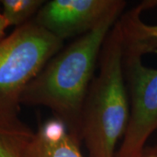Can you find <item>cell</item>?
I'll return each mask as SVG.
<instances>
[{
    "label": "cell",
    "mask_w": 157,
    "mask_h": 157,
    "mask_svg": "<svg viewBox=\"0 0 157 157\" xmlns=\"http://www.w3.org/2000/svg\"><path fill=\"white\" fill-rule=\"evenodd\" d=\"M123 10L112 12L96 28L62 48L30 82L21 98L22 105L49 108L79 145L82 109L101 47Z\"/></svg>",
    "instance_id": "1"
},
{
    "label": "cell",
    "mask_w": 157,
    "mask_h": 157,
    "mask_svg": "<svg viewBox=\"0 0 157 157\" xmlns=\"http://www.w3.org/2000/svg\"><path fill=\"white\" fill-rule=\"evenodd\" d=\"M144 31L151 39H154V41L156 43L157 45V25H149L144 24L143 25Z\"/></svg>",
    "instance_id": "9"
},
{
    "label": "cell",
    "mask_w": 157,
    "mask_h": 157,
    "mask_svg": "<svg viewBox=\"0 0 157 157\" xmlns=\"http://www.w3.org/2000/svg\"><path fill=\"white\" fill-rule=\"evenodd\" d=\"M34 132L19 120L0 123V157H25Z\"/></svg>",
    "instance_id": "7"
},
{
    "label": "cell",
    "mask_w": 157,
    "mask_h": 157,
    "mask_svg": "<svg viewBox=\"0 0 157 157\" xmlns=\"http://www.w3.org/2000/svg\"><path fill=\"white\" fill-rule=\"evenodd\" d=\"M126 5L122 0H51L45 2L33 20L64 42L91 32Z\"/></svg>",
    "instance_id": "5"
},
{
    "label": "cell",
    "mask_w": 157,
    "mask_h": 157,
    "mask_svg": "<svg viewBox=\"0 0 157 157\" xmlns=\"http://www.w3.org/2000/svg\"><path fill=\"white\" fill-rule=\"evenodd\" d=\"M122 66L129 99V120L114 157H140L157 130V69L147 67L142 57L157 52L149 39L134 28H121Z\"/></svg>",
    "instance_id": "4"
},
{
    "label": "cell",
    "mask_w": 157,
    "mask_h": 157,
    "mask_svg": "<svg viewBox=\"0 0 157 157\" xmlns=\"http://www.w3.org/2000/svg\"><path fill=\"white\" fill-rule=\"evenodd\" d=\"M79 146L66 126L53 118L41 124L34 132L25 157H83Z\"/></svg>",
    "instance_id": "6"
},
{
    "label": "cell",
    "mask_w": 157,
    "mask_h": 157,
    "mask_svg": "<svg viewBox=\"0 0 157 157\" xmlns=\"http://www.w3.org/2000/svg\"><path fill=\"white\" fill-rule=\"evenodd\" d=\"M122 32L119 19L107 35L82 109V141L88 157H114L129 120V99L122 66Z\"/></svg>",
    "instance_id": "2"
},
{
    "label": "cell",
    "mask_w": 157,
    "mask_h": 157,
    "mask_svg": "<svg viewBox=\"0 0 157 157\" xmlns=\"http://www.w3.org/2000/svg\"><path fill=\"white\" fill-rule=\"evenodd\" d=\"M43 0H2L3 16L9 26L16 28L33 20L44 6Z\"/></svg>",
    "instance_id": "8"
},
{
    "label": "cell",
    "mask_w": 157,
    "mask_h": 157,
    "mask_svg": "<svg viewBox=\"0 0 157 157\" xmlns=\"http://www.w3.org/2000/svg\"><path fill=\"white\" fill-rule=\"evenodd\" d=\"M63 45L33 20L0 41V123L19 120L25 90Z\"/></svg>",
    "instance_id": "3"
},
{
    "label": "cell",
    "mask_w": 157,
    "mask_h": 157,
    "mask_svg": "<svg viewBox=\"0 0 157 157\" xmlns=\"http://www.w3.org/2000/svg\"><path fill=\"white\" fill-rule=\"evenodd\" d=\"M140 157H157V145L146 146Z\"/></svg>",
    "instance_id": "10"
},
{
    "label": "cell",
    "mask_w": 157,
    "mask_h": 157,
    "mask_svg": "<svg viewBox=\"0 0 157 157\" xmlns=\"http://www.w3.org/2000/svg\"><path fill=\"white\" fill-rule=\"evenodd\" d=\"M9 27L8 23L6 22V18L3 16V13L0 11V41L6 38V30Z\"/></svg>",
    "instance_id": "11"
}]
</instances>
